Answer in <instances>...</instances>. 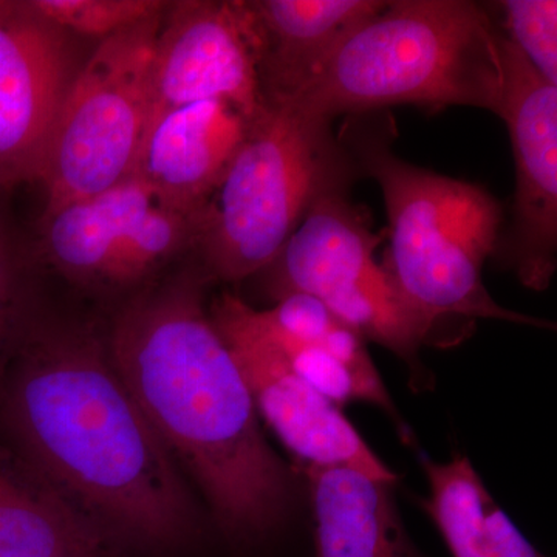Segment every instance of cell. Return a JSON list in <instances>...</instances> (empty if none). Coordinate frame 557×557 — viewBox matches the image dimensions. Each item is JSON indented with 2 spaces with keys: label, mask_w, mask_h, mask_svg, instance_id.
I'll list each match as a JSON object with an SVG mask.
<instances>
[{
  "label": "cell",
  "mask_w": 557,
  "mask_h": 557,
  "mask_svg": "<svg viewBox=\"0 0 557 557\" xmlns=\"http://www.w3.org/2000/svg\"><path fill=\"white\" fill-rule=\"evenodd\" d=\"M3 437L123 555L200 536L178 465L89 330L28 319L0 372Z\"/></svg>",
  "instance_id": "cell-1"
},
{
  "label": "cell",
  "mask_w": 557,
  "mask_h": 557,
  "mask_svg": "<svg viewBox=\"0 0 557 557\" xmlns=\"http://www.w3.org/2000/svg\"><path fill=\"white\" fill-rule=\"evenodd\" d=\"M203 271L149 289L116 314L109 357L164 448L200 487L234 549L284 525L292 472L267 442L236 359L203 304Z\"/></svg>",
  "instance_id": "cell-2"
},
{
  "label": "cell",
  "mask_w": 557,
  "mask_h": 557,
  "mask_svg": "<svg viewBox=\"0 0 557 557\" xmlns=\"http://www.w3.org/2000/svg\"><path fill=\"white\" fill-rule=\"evenodd\" d=\"M387 113L350 115L341 141L379 183L391 252L386 270L426 344L440 325L479 319L552 329L545 319L505 309L483 284V267L502 240L504 212L486 189L399 159Z\"/></svg>",
  "instance_id": "cell-3"
},
{
  "label": "cell",
  "mask_w": 557,
  "mask_h": 557,
  "mask_svg": "<svg viewBox=\"0 0 557 557\" xmlns=\"http://www.w3.org/2000/svg\"><path fill=\"white\" fill-rule=\"evenodd\" d=\"M500 28L471 0H386L354 28L287 108L332 123L392 106H468L498 115Z\"/></svg>",
  "instance_id": "cell-4"
},
{
  "label": "cell",
  "mask_w": 557,
  "mask_h": 557,
  "mask_svg": "<svg viewBox=\"0 0 557 557\" xmlns=\"http://www.w3.org/2000/svg\"><path fill=\"white\" fill-rule=\"evenodd\" d=\"M348 168L330 124L267 104L194 214L193 247L208 281L240 282L269 269L322 186Z\"/></svg>",
  "instance_id": "cell-5"
},
{
  "label": "cell",
  "mask_w": 557,
  "mask_h": 557,
  "mask_svg": "<svg viewBox=\"0 0 557 557\" xmlns=\"http://www.w3.org/2000/svg\"><path fill=\"white\" fill-rule=\"evenodd\" d=\"M163 14L101 40L73 76L40 168L44 215L134 174L148 129L150 70Z\"/></svg>",
  "instance_id": "cell-6"
},
{
  "label": "cell",
  "mask_w": 557,
  "mask_h": 557,
  "mask_svg": "<svg viewBox=\"0 0 557 557\" xmlns=\"http://www.w3.org/2000/svg\"><path fill=\"white\" fill-rule=\"evenodd\" d=\"M347 172L311 200L298 228L269 267L274 299L300 293L324 304L366 341L405 361L420 379L423 330L398 295L386 267L375 260L381 237L366 212L347 197Z\"/></svg>",
  "instance_id": "cell-7"
},
{
  "label": "cell",
  "mask_w": 557,
  "mask_h": 557,
  "mask_svg": "<svg viewBox=\"0 0 557 557\" xmlns=\"http://www.w3.org/2000/svg\"><path fill=\"white\" fill-rule=\"evenodd\" d=\"M193 215L131 177L44 215V251L64 276L126 288L193 247Z\"/></svg>",
  "instance_id": "cell-8"
},
{
  "label": "cell",
  "mask_w": 557,
  "mask_h": 557,
  "mask_svg": "<svg viewBox=\"0 0 557 557\" xmlns=\"http://www.w3.org/2000/svg\"><path fill=\"white\" fill-rule=\"evenodd\" d=\"M209 317L236 359L259 418L306 467H348L394 485L398 478L343 410L306 383L255 319V307L223 293Z\"/></svg>",
  "instance_id": "cell-9"
},
{
  "label": "cell",
  "mask_w": 557,
  "mask_h": 557,
  "mask_svg": "<svg viewBox=\"0 0 557 557\" xmlns=\"http://www.w3.org/2000/svg\"><path fill=\"white\" fill-rule=\"evenodd\" d=\"M260 49L249 2H170L153 50L148 126L168 110L208 100L228 101L255 120L267 106Z\"/></svg>",
  "instance_id": "cell-10"
},
{
  "label": "cell",
  "mask_w": 557,
  "mask_h": 557,
  "mask_svg": "<svg viewBox=\"0 0 557 557\" xmlns=\"http://www.w3.org/2000/svg\"><path fill=\"white\" fill-rule=\"evenodd\" d=\"M504 95L516 189L505 258L523 287L545 292L557 269V87L548 84L500 30Z\"/></svg>",
  "instance_id": "cell-11"
},
{
  "label": "cell",
  "mask_w": 557,
  "mask_h": 557,
  "mask_svg": "<svg viewBox=\"0 0 557 557\" xmlns=\"http://www.w3.org/2000/svg\"><path fill=\"white\" fill-rule=\"evenodd\" d=\"M72 79L67 33L28 0H0V193L38 182Z\"/></svg>",
  "instance_id": "cell-12"
},
{
  "label": "cell",
  "mask_w": 557,
  "mask_h": 557,
  "mask_svg": "<svg viewBox=\"0 0 557 557\" xmlns=\"http://www.w3.org/2000/svg\"><path fill=\"white\" fill-rule=\"evenodd\" d=\"M251 121L223 100L168 110L146 129L132 177L194 219L228 168Z\"/></svg>",
  "instance_id": "cell-13"
},
{
  "label": "cell",
  "mask_w": 557,
  "mask_h": 557,
  "mask_svg": "<svg viewBox=\"0 0 557 557\" xmlns=\"http://www.w3.org/2000/svg\"><path fill=\"white\" fill-rule=\"evenodd\" d=\"M386 0H252L260 35V84L269 104L298 95L329 54Z\"/></svg>",
  "instance_id": "cell-14"
},
{
  "label": "cell",
  "mask_w": 557,
  "mask_h": 557,
  "mask_svg": "<svg viewBox=\"0 0 557 557\" xmlns=\"http://www.w3.org/2000/svg\"><path fill=\"white\" fill-rule=\"evenodd\" d=\"M0 435V557H123Z\"/></svg>",
  "instance_id": "cell-15"
},
{
  "label": "cell",
  "mask_w": 557,
  "mask_h": 557,
  "mask_svg": "<svg viewBox=\"0 0 557 557\" xmlns=\"http://www.w3.org/2000/svg\"><path fill=\"white\" fill-rule=\"evenodd\" d=\"M314 557H423L381 482L348 467H306Z\"/></svg>",
  "instance_id": "cell-16"
},
{
  "label": "cell",
  "mask_w": 557,
  "mask_h": 557,
  "mask_svg": "<svg viewBox=\"0 0 557 557\" xmlns=\"http://www.w3.org/2000/svg\"><path fill=\"white\" fill-rule=\"evenodd\" d=\"M429 485L424 509L453 557H496L485 527L490 491L467 456L448 461L421 457Z\"/></svg>",
  "instance_id": "cell-17"
},
{
  "label": "cell",
  "mask_w": 557,
  "mask_h": 557,
  "mask_svg": "<svg viewBox=\"0 0 557 557\" xmlns=\"http://www.w3.org/2000/svg\"><path fill=\"white\" fill-rule=\"evenodd\" d=\"M255 319L262 332L273 341L274 346L287 359L292 369L322 397L327 398L338 408L350 403H368L375 406L391 418L401 437L408 438L409 429L399 416L397 406L381 375L370 376L359 373L322 348L282 335L263 322L258 309H255Z\"/></svg>",
  "instance_id": "cell-18"
},
{
  "label": "cell",
  "mask_w": 557,
  "mask_h": 557,
  "mask_svg": "<svg viewBox=\"0 0 557 557\" xmlns=\"http://www.w3.org/2000/svg\"><path fill=\"white\" fill-rule=\"evenodd\" d=\"M259 314L282 335L322 348L359 373L380 375L364 336L318 299L289 293L276 299L271 309L259 310Z\"/></svg>",
  "instance_id": "cell-19"
},
{
  "label": "cell",
  "mask_w": 557,
  "mask_h": 557,
  "mask_svg": "<svg viewBox=\"0 0 557 557\" xmlns=\"http://www.w3.org/2000/svg\"><path fill=\"white\" fill-rule=\"evenodd\" d=\"M33 9L62 32L101 40L160 16L161 0H28Z\"/></svg>",
  "instance_id": "cell-20"
},
{
  "label": "cell",
  "mask_w": 557,
  "mask_h": 557,
  "mask_svg": "<svg viewBox=\"0 0 557 557\" xmlns=\"http://www.w3.org/2000/svg\"><path fill=\"white\" fill-rule=\"evenodd\" d=\"M505 36L548 84L557 87V2L556 0H504Z\"/></svg>",
  "instance_id": "cell-21"
},
{
  "label": "cell",
  "mask_w": 557,
  "mask_h": 557,
  "mask_svg": "<svg viewBox=\"0 0 557 557\" xmlns=\"http://www.w3.org/2000/svg\"><path fill=\"white\" fill-rule=\"evenodd\" d=\"M32 318L27 299V255L0 211V372Z\"/></svg>",
  "instance_id": "cell-22"
},
{
  "label": "cell",
  "mask_w": 557,
  "mask_h": 557,
  "mask_svg": "<svg viewBox=\"0 0 557 557\" xmlns=\"http://www.w3.org/2000/svg\"><path fill=\"white\" fill-rule=\"evenodd\" d=\"M485 527L496 557H549L534 547L491 494L485 500Z\"/></svg>",
  "instance_id": "cell-23"
}]
</instances>
